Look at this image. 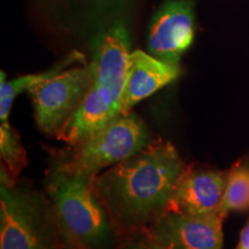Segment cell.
I'll use <instances>...</instances> for the list:
<instances>
[{
	"label": "cell",
	"instance_id": "obj_1",
	"mask_svg": "<svg viewBox=\"0 0 249 249\" xmlns=\"http://www.w3.org/2000/svg\"><path fill=\"white\" fill-rule=\"evenodd\" d=\"M187 166L171 142H154L93 178L98 198L113 226L150 225L166 210Z\"/></svg>",
	"mask_w": 249,
	"mask_h": 249
},
{
	"label": "cell",
	"instance_id": "obj_2",
	"mask_svg": "<svg viewBox=\"0 0 249 249\" xmlns=\"http://www.w3.org/2000/svg\"><path fill=\"white\" fill-rule=\"evenodd\" d=\"M130 53L129 35L123 26H113L98 39L91 61V87L58 139L74 147L120 114Z\"/></svg>",
	"mask_w": 249,
	"mask_h": 249
},
{
	"label": "cell",
	"instance_id": "obj_3",
	"mask_svg": "<svg viewBox=\"0 0 249 249\" xmlns=\"http://www.w3.org/2000/svg\"><path fill=\"white\" fill-rule=\"evenodd\" d=\"M46 191L53 205L60 234L83 249H110L113 224L98 198L93 178L67 170L60 160L52 165Z\"/></svg>",
	"mask_w": 249,
	"mask_h": 249
},
{
	"label": "cell",
	"instance_id": "obj_4",
	"mask_svg": "<svg viewBox=\"0 0 249 249\" xmlns=\"http://www.w3.org/2000/svg\"><path fill=\"white\" fill-rule=\"evenodd\" d=\"M0 249H57L60 231L53 205L44 195L0 172Z\"/></svg>",
	"mask_w": 249,
	"mask_h": 249
},
{
	"label": "cell",
	"instance_id": "obj_5",
	"mask_svg": "<svg viewBox=\"0 0 249 249\" xmlns=\"http://www.w3.org/2000/svg\"><path fill=\"white\" fill-rule=\"evenodd\" d=\"M154 143L140 117L120 113L74 145L75 150L61 164L71 172L95 178L103 171L123 163Z\"/></svg>",
	"mask_w": 249,
	"mask_h": 249
},
{
	"label": "cell",
	"instance_id": "obj_6",
	"mask_svg": "<svg viewBox=\"0 0 249 249\" xmlns=\"http://www.w3.org/2000/svg\"><path fill=\"white\" fill-rule=\"evenodd\" d=\"M93 80L92 64L67 68L31 88L34 114L42 133L59 138L79 110Z\"/></svg>",
	"mask_w": 249,
	"mask_h": 249
},
{
	"label": "cell",
	"instance_id": "obj_7",
	"mask_svg": "<svg viewBox=\"0 0 249 249\" xmlns=\"http://www.w3.org/2000/svg\"><path fill=\"white\" fill-rule=\"evenodd\" d=\"M225 216L165 210L149 225L148 235L169 249H223Z\"/></svg>",
	"mask_w": 249,
	"mask_h": 249
},
{
	"label": "cell",
	"instance_id": "obj_8",
	"mask_svg": "<svg viewBox=\"0 0 249 249\" xmlns=\"http://www.w3.org/2000/svg\"><path fill=\"white\" fill-rule=\"evenodd\" d=\"M194 11L188 0L165 2L152 18L148 33L150 54L167 64L178 65L194 40Z\"/></svg>",
	"mask_w": 249,
	"mask_h": 249
},
{
	"label": "cell",
	"instance_id": "obj_9",
	"mask_svg": "<svg viewBox=\"0 0 249 249\" xmlns=\"http://www.w3.org/2000/svg\"><path fill=\"white\" fill-rule=\"evenodd\" d=\"M227 172L189 169L179 179L166 210L192 214L220 213Z\"/></svg>",
	"mask_w": 249,
	"mask_h": 249
},
{
	"label": "cell",
	"instance_id": "obj_10",
	"mask_svg": "<svg viewBox=\"0 0 249 249\" xmlns=\"http://www.w3.org/2000/svg\"><path fill=\"white\" fill-rule=\"evenodd\" d=\"M180 71L178 65L167 64L141 50L132 52L120 113H128L139 102L172 83L178 79Z\"/></svg>",
	"mask_w": 249,
	"mask_h": 249
},
{
	"label": "cell",
	"instance_id": "obj_11",
	"mask_svg": "<svg viewBox=\"0 0 249 249\" xmlns=\"http://www.w3.org/2000/svg\"><path fill=\"white\" fill-rule=\"evenodd\" d=\"M82 60L83 55L80 52L74 51L68 54L67 57L61 59L58 64L49 68L48 71H44L38 74L20 76L11 81H6V74L4 71H1V76H0V123H8L9 112H11L14 99L21 92L29 91L34 87L52 79V77L58 75L59 73L67 70L73 64Z\"/></svg>",
	"mask_w": 249,
	"mask_h": 249
},
{
	"label": "cell",
	"instance_id": "obj_12",
	"mask_svg": "<svg viewBox=\"0 0 249 249\" xmlns=\"http://www.w3.org/2000/svg\"><path fill=\"white\" fill-rule=\"evenodd\" d=\"M249 210V165L245 161L235 164L227 172V181L220 213Z\"/></svg>",
	"mask_w": 249,
	"mask_h": 249
},
{
	"label": "cell",
	"instance_id": "obj_13",
	"mask_svg": "<svg viewBox=\"0 0 249 249\" xmlns=\"http://www.w3.org/2000/svg\"><path fill=\"white\" fill-rule=\"evenodd\" d=\"M0 156L12 176L18 177L28 163L20 136L8 123H0Z\"/></svg>",
	"mask_w": 249,
	"mask_h": 249
},
{
	"label": "cell",
	"instance_id": "obj_14",
	"mask_svg": "<svg viewBox=\"0 0 249 249\" xmlns=\"http://www.w3.org/2000/svg\"><path fill=\"white\" fill-rule=\"evenodd\" d=\"M121 249H169L165 246L158 244L157 241H155L154 239H151L150 236L147 238L138 239V240L130 241L126 246H124Z\"/></svg>",
	"mask_w": 249,
	"mask_h": 249
},
{
	"label": "cell",
	"instance_id": "obj_15",
	"mask_svg": "<svg viewBox=\"0 0 249 249\" xmlns=\"http://www.w3.org/2000/svg\"><path fill=\"white\" fill-rule=\"evenodd\" d=\"M235 249H249V222L242 229L238 246Z\"/></svg>",
	"mask_w": 249,
	"mask_h": 249
}]
</instances>
